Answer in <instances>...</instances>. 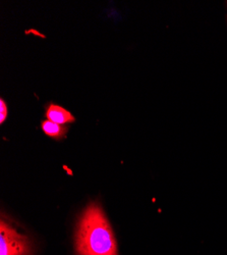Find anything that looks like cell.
<instances>
[{
    "mask_svg": "<svg viewBox=\"0 0 227 255\" xmlns=\"http://www.w3.org/2000/svg\"><path fill=\"white\" fill-rule=\"evenodd\" d=\"M76 255H118L113 231L98 203L81 215L76 236Z\"/></svg>",
    "mask_w": 227,
    "mask_h": 255,
    "instance_id": "obj_1",
    "label": "cell"
},
{
    "mask_svg": "<svg viewBox=\"0 0 227 255\" xmlns=\"http://www.w3.org/2000/svg\"><path fill=\"white\" fill-rule=\"evenodd\" d=\"M46 118L47 120L61 126L75 122V117L70 112L55 104H50L48 106L46 111Z\"/></svg>",
    "mask_w": 227,
    "mask_h": 255,
    "instance_id": "obj_3",
    "label": "cell"
},
{
    "mask_svg": "<svg viewBox=\"0 0 227 255\" xmlns=\"http://www.w3.org/2000/svg\"><path fill=\"white\" fill-rule=\"evenodd\" d=\"M7 118V105L3 99L0 100V123L3 124Z\"/></svg>",
    "mask_w": 227,
    "mask_h": 255,
    "instance_id": "obj_5",
    "label": "cell"
},
{
    "mask_svg": "<svg viewBox=\"0 0 227 255\" xmlns=\"http://www.w3.org/2000/svg\"><path fill=\"white\" fill-rule=\"evenodd\" d=\"M42 130L47 136L55 139H60L65 137V135L67 134L68 128L55 124L49 120H46L42 123Z\"/></svg>",
    "mask_w": 227,
    "mask_h": 255,
    "instance_id": "obj_4",
    "label": "cell"
},
{
    "mask_svg": "<svg viewBox=\"0 0 227 255\" xmlns=\"http://www.w3.org/2000/svg\"><path fill=\"white\" fill-rule=\"evenodd\" d=\"M0 255H32L30 239L4 220L0 225Z\"/></svg>",
    "mask_w": 227,
    "mask_h": 255,
    "instance_id": "obj_2",
    "label": "cell"
}]
</instances>
